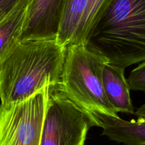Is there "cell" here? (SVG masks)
Returning a JSON list of instances; mask_svg holds the SVG:
<instances>
[{
  "label": "cell",
  "mask_w": 145,
  "mask_h": 145,
  "mask_svg": "<svg viewBox=\"0 0 145 145\" xmlns=\"http://www.w3.org/2000/svg\"><path fill=\"white\" fill-rule=\"evenodd\" d=\"M88 0H65L57 41L67 47L73 44L86 10Z\"/></svg>",
  "instance_id": "cell-10"
},
{
  "label": "cell",
  "mask_w": 145,
  "mask_h": 145,
  "mask_svg": "<svg viewBox=\"0 0 145 145\" xmlns=\"http://www.w3.org/2000/svg\"><path fill=\"white\" fill-rule=\"evenodd\" d=\"M106 98L115 112L135 114L125 69L106 62L102 74Z\"/></svg>",
  "instance_id": "cell-7"
},
{
  "label": "cell",
  "mask_w": 145,
  "mask_h": 145,
  "mask_svg": "<svg viewBox=\"0 0 145 145\" xmlns=\"http://www.w3.org/2000/svg\"><path fill=\"white\" fill-rule=\"evenodd\" d=\"M66 50L56 39L20 41L0 65V103L21 101L59 86Z\"/></svg>",
  "instance_id": "cell-1"
},
{
  "label": "cell",
  "mask_w": 145,
  "mask_h": 145,
  "mask_svg": "<svg viewBox=\"0 0 145 145\" xmlns=\"http://www.w3.org/2000/svg\"><path fill=\"white\" fill-rule=\"evenodd\" d=\"M85 44L125 69L145 61V0H108Z\"/></svg>",
  "instance_id": "cell-2"
},
{
  "label": "cell",
  "mask_w": 145,
  "mask_h": 145,
  "mask_svg": "<svg viewBox=\"0 0 145 145\" xmlns=\"http://www.w3.org/2000/svg\"><path fill=\"white\" fill-rule=\"evenodd\" d=\"M21 0H0V21L5 18Z\"/></svg>",
  "instance_id": "cell-13"
},
{
  "label": "cell",
  "mask_w": 145,
  "mask_h": 145,
  "mask_svg": "<svg viewBox=\"0 0 145 145\" xmlns=\"http://www.w3.org/2000/svg\"><path fill=\"white\" fill-rule=\"evenodd\" d=\"M65 0H31L21 41L56 39Z\"/></svg>",
  "instance_id": "cell-6"
},
{
  "label": "cell",
  "mask_w": 145,
  "mask_h": 145,
  "mask_svg": "<svg viewBox=\"0 0 145 145\" xmlns=\"http://www.w3.org/2000/svg\"><path fill=\"white\" fill-rule=\"evenodd\" d=\"M127 82L130 90L145 91V61L132 71Z\"/></svg>",
  "instance_id": "cell-12"
},
{
  "label": "cell",
  "mask_w": 145,
  "mask_h": 145,
  "mask_svg": "<svg viewBox=\"0 0 145 145\" xmlns=\"http://www.w3.org/2000/svg\"><path fill=\"white\" fill-rule=\"evenodd\" d=\"M50 86L31 97L0 103V145H40Z\"/></svg>",
  "instance_id": "cell-4"
},
{
  "label": "cell",
  "mask_w": 145,
  "mask_h": 145,
  "mask_svg": "<svg viewBox=\"0 0 145 145\" xmlns=\"http://www.w3.org/2000/svg\"><path fill=\"white\" fill-rule=\"evenodd\" d=\"M134 115L138 119L145 120V103L143 104L142 106H140V107L137 109V111L135 112Z\"/></svg>",
  "instance_id": "cell-14"
},
{
  "label": "cell",
  "mask_w": 145,
  "mask_h": 145,
  "mask_svg": "<svg viewBox=\"0 0 145 145\" xmlns=\"http://www.w3.org/2000/svg\"><path fill=\"white\" fill-rule=\"evenodd\" d=\"M92 126L87 116L57 86H50L40 145H85Z\"/></svg>",
  "instance_id": "cell-5"
},
{
  "label": "cell",
  "mask_w": 145,
  "mask_h": 145,
  "mask_svg": "<svg viewBox=\"0 0 145 145\" xmlns=\"http://www.w3.org/2000/svg\"><path fill=\"white\" fill-rule=\"evenodd\" d=\"M107 1L108 0H88L86 10L73 44L84 43L88 34Z\"/></svg>",
  "instance_id": "cell-11"
},
{
  "label": "cell",
  "mask_w": 145,
  "mask_h": 145,
  "mask_svg": "<svg viewBox=\"0 0 145 145\" xmlns=\"http://www.w3.org/2000/svg\"><path fill=\"white\" fill-rule=\"evenodd\" d=\"M107 62L85 43L67 46L59 91L75 103L96 126L99 115L119 117L109 103L103 89L102 74Z\"/></svg>",
  "instance_id": "cell-3"
},
{
  "label": "cell",
  "mask_w": 145,
  "mask_h": 145,
  "mask_svg": "<svg viewBox=\"0 0 145 145\" xmlns=\"http://www.w3.org/2000/svg\"><path fill=\"white\" fill-rule=\"evenodd\" d=\"M31 0H21L0 21V65L21 41L25 16Z\"/></svg>",
  "instance_id": "cell-9"
},
{
  "label": "cell",
  "mask_w": 145,
  "mask_h": 145,
  "mask_svg": "<svg viewBox=\"0 0 145 145\" xmlns=\"http://www.w3.org/2000/svg\"><path fill=\"white\" fill-rule=\"evenodd\" d=\"M95 120L96 126L103 129L102 135L112 141L125 145H145V120L127 121L102 115L96 116Z\"/></svg>",
  "instance_id": "cell-8"
}]
</instances>
